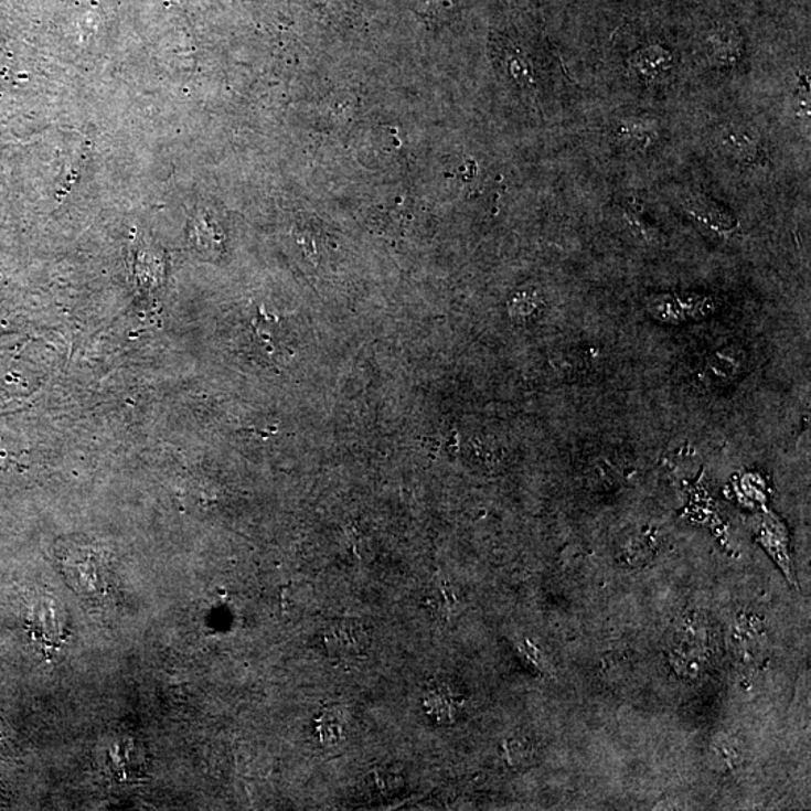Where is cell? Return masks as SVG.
Returning <instances> with one entry per match:
<instances>
[{
	"mask_svg": "<svg viewBox=\"0 0 811 811\" xmlns=\"http://www.w3.org/2000/svg\"><path fill=\"white\" fill-rule=\"evenodd\" d=\"M323 649L332 657L361 655L369 647V634L360 623L341 621L331 623L320 636Z\"/></svg>",
	"mask_w": 811,
	"mask_h": 811,
	"instance_id": "obj_5",
	"label": "cell"
},
{
	"mask_svg": "<svg viewBox=\"0 0 811 811\" xmlns=\"http://www.w3.org/2000/svg\"><path fill=\"white\" fill-rule=\"evenodd\" d=\"M723 145L729 149L732 156L743 158V160H751L756 156L757 140L755 137L744 135L743 131L729 132L725 136Z\"/></svg>",
	"mask_w": 811,
	"mask_h": 811,
	"instance_id": "obj_7",
	"label": "cell"
},
{
	"mask_svg": "<svg viewBox=\"0 0 811 811\" xmlns=\"http://www.w3.org/2000/svg\"><path fill=\"white\" fill-rule=\"evenodd\" d=\"M463 694L451 682L439 680L428 684L423 696V705L430 718L439 725H451L459 717L463 706Z\"/></svg>",
	"mask_w": 811,
	"mask_h": 811,
	"instance_id": "obj_4",
	"label": "cell"
},
{
	"mask_svg": "<svg viewBox=\"0 0 811 811\" xmlns=\"http://www.w3.org/2000/svg\"><path fill=\"white\" fill-rule=\"evenodd\" d=\"M746 352L736 346H725L706 358L698 378L706 388H725L738 381L746 372Z\"/></svg>",
	"mask_w": 811,
	"mask_h": 811,
	"instance_id": "obj_3",
	"label": "cell"
},
{
	"mask_svg": "<svg viewBox=\"0 0 811 811\" xmlns=\"http://www.w3.org/2000/svg\"><path fill=\"white\" fill-rule=\"evenodd\" d=\"M718 307L717 299L701 294H660L647 302L649 316L668 324L697 322L713 316Z\"/></svg>",
	"mask_w": 811,
	"mask_h": 811,
	"instance_id": "obj_2",
	"label": "cell"
},
{
	"mask_svg": "<svg viewBox=\"0 0 811 811\" xmlns=\"http://www.w3.org/2000/svg\"><path fill=\"white\" fill-rule=\"evenodd\" d=\"M56 561L70 588L87 601H103L115 593L111 557L94 541L66 536L56 544Z\"/></svg>",
	"mask_w": 811,
	"mask_h": 811,
	"instance_id": "obj_1",
	"label": "cell"
},
{
	"mask_svg": "<svg viewBox=\"0 0 811 811\" xmlns=\"http://www.w3.org/2000/svg\"><path fill=\"white\" fill-rule=\"evenodd\" d=\"M320 741L323 744H335L339 741L341 732V725L340 719L334 714H324L322 718H320L319 727H318Z\"/></svg>",
	"mask_w": 811,
	"mask_h": 811,
	"instance_id": "obj_8",
	"label": "cell"
},
{
	"mask_svg": "<svg viewBox=\"0 0 811 811\" xmlns=\"http://www.w3.org/2000/svg\"><path fill=\"white\" fill-rule=\"evenodd\" d=\"M783 527L777 525V523L767 522L762 527V543L768 547V551L772 553L780 564L783 565L786 573H788V555H786V543L783 536Z\"/></svg>",
	"mask_w": 811,
	"mask_h": 811,
	"instance_id": "obj_6",
	"label": "cell"
}]
</instances>
